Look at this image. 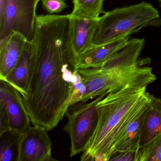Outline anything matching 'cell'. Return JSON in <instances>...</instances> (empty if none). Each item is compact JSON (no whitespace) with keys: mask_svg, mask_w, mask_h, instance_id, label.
<instances>
[{"mask_svg":"<svg viewBox=\"0 0 161 161\" xmlns=\"http://www.w3.org/2000/svg\"><path fill=\"white\" fill-rule=\"evenodd\" d=\"M69 15L37 16L32 40L34 72L23 102L33 125L53 130L69 106L76 57L71 45Z\"/></svg>","mask_w":161,"mask_h":161,"instance_id":"obj_1","label":"cell"},{"mask_svg":"<svg viewBox=\"0 0 161 161\" xmlns=\"http://www.w3.org/2000/svg\"><path fill=\"white\" fill-rule=\"evenodd\" d=\"M147 87L128 85L116 92H110L98 103L97 126L80 156L81 161H109L122 131L149 95Z\"/></svg>","mask_w":161,"mask_h":161,"instance_id":"obj_2","label":"cell"},{"mask_svg":"<svg viewBox=\"0 0 161 161\" xmlns=\"http://www.w3.org/2000/svg\"><path fill=\"white\" fill-rule=\"evenodd\" d=\"M161 26L158 10L149 3L115 8L100 18L93 44H106L130 36L143 28Z\"/></svg>","mask_w":161,"mask_h":161,"instance_id":"obj_3","label":"cell"},{"mask_svg":"<svg viewBox=\"0 0 161 161\" xmlns=\"http://www.w3.org/2000/svg\"><path fill=\"white\" fill-rule=\"evenodd\" d=\"M77 70L87 86L84 103L106 92H116L128 85L147 86L156 80L152 68L141 65L125 69L99 68Z\"/></svg>","mask_w":161,"mask_h":161,"instance_id":"obj_4","label":"cell"},{"mask_svg":"<svg viewBox=\"0 0 161 161\" xmlns=\"http://www.w3.org/2000/svg\"><path fill=\"white\" fill-rule=\"evenodd\" d=\"M108 93H104L89 103H80L69 108L65 114L68 122L64 130L70 137L69 157H73L86 150L98 122L97 104Z\"/></svg>","mask_w":161,"mask_h":161,"instance_id":"obj_5","label":"cell"},{"mask_svg":"<svg viewBox=\"0 0 161 161\" xmlns=\"http://www.w3.org/2000/svg\"><path fill=\"white\" fill-rule=\"evenodd\" d=\"M41 0H5L4 12L0 17V44L13 31L32 41L34 36L36 7Z\"/></svg>","mask_w":161,"mask_h":161,"instance_id":"obj_6","label":"cell"},{"mask_svg":"<svg viewBox=\"0 0 161 161\" xmlns=\"http://www.w3.org/2000/svg\"><path fill=\"white\" fill-rule=\"evenodd\" d=\"M56 161L52 156V143L42 126H30L19 137L17 161Z\"/></svg>","mask_w":161,"mask_h":161,"instance_id":"obj_7","label":"cell"},{"mask_svg":"<svg viewBox=\"0 0 161 161\" xmlns=\"http://www.w3.org/2000/svg\"><path fill=\"white\" fill-rule=\"evenodd\" d=\"M0 107L5 110L8 115L11 130L21 134L31 126V118L22 95L2 80L0 84Z\"/></svg>","mask_w":161,"mask_h":161,"instance_id":"obj_8","label":"cell"},{"mask_svg":"<svg viewBox=\"0 0 161 161\" xmlns=\"http://www.w3.org/2000/svg\"><path fill=\"white\" fill-rule=\"evenodd\" d=\"M36 61V51L34 43L32 41H28L19 61L3 80L16 89L23 97L27 94Z\"/></svg>","mask_w":161,"mask_h":161,"instance_id":"obj_9","label":"cell"},{"mask_svg":"<svg viewBox=\"0 0 161 161\" xmlns=\"http://www.w3.org/2000/svg\"><path fill=\"white\" fill-rule=\"evenodd\" d=\"M69 17L70 40L77 58L94 46L93 42L100 17L89 19L71 17L70 15Z\"/></svg>","mask_w":161,"mask_h":161,"instance_id":"obj_10","label":"cell"},{"mask_svg":"<svg viewBox=\"0 0 161 161\" xmlns=\"http://www.w3.org/2000/svg\"><path fill=\"white\" fill-rule=\"evenodd\" d=\"M130 36L92 48L76 58L75 70L103 68L106 63L124 47Z\"/></svg>","mask_w":161,"mask_h":161,"instance_id":"obj_11","label":"cell"},{"mask_svg":"<svg viewBox=\"0 0 161 161\" xmlns=\"http://www.w3.org/2000/svg\"><path fill=\"white\" fill-rule=\"evenodd\" d=\"M150 95L149 94L148 97L143 102L122 131L116 144L114 153L135 148H140V133L148 107Z\"/></svg>","mask_w":161,"mask_h":161,"instance_id":"obj_12","label":"cell"},{"mask_svg":"<svg viewBox=\"0 0 161 161\" xmlns=\"http://www.w3.org/2000/svg\"><path fill=\"white\" fill-rule=\"evenodd\" d=\"M28 39L13 31L8 39L0 44V80H3L19 61Z\"/></svg>","mask_w":161,"mask_h":161,"instance_id":"obj_13","label":"cell"},{"mask_svg":"<svg viewBox=\"0 0 161 161\" xmlns=\"http://www.w3.org/2000/svg\"><path fill=\"white\" fill-rule=\"evenodd\" d=\"M145 45L144 38H133L128 40L124 47L110 59L103 68L125 69L146 64L149 62V60H138Z\"/></svg>","mask_w":161,"mask_h":161,"instance_id":"obj_14","label":"cell"},{"mask_svg":"<svg viewBox=\"0 0 161 161\" xmlns=\"http://www.w3.org/2000/svg\"><path fill=\"white\" fill-rule=\"evenodd\" d=\"M161 132V100L151 95L140 133V148L149 143Z\"/></svg>","mask_w":161,"mask_h":161,"instance_id":"obj_15","label":"cell"},{"mask_svg":"<svg viewBox=\"0 0 161 161\" xmlns=\"http://www.w3.org/2000/svg\"><path fill=\"white\" fill-rule=\"evenodd\" d=\"M104 0H73V10L71 17L80 18L96 19L99 18L103 9Z\"/></svg>","mask_w":161,"mask_h":161,"instance_id":"obj_16","label":"cell"},{"mask_svg":"<svg viewBox=\"0 0 161 161\" xmlns=\"http://www.w3.org/2000/svg\"><path fill=\"white\" fill-rule=\"evenodd\" d=\"M21 135L11 130L0 135V161H17Z\"/></svg>","mask_w":161,"mask_h":161,"instance_id":"obj_17","label":"cell"},{"mask_svg":"<svg viewBox=\"0 0 161 161\" xmlns=\"http://www.w3.org/2000/svg\"><path fill=\"white\" fill-rule=\"evenodd\" d=\"M87 88L84 80L77 69L73 72V79L70 89L69 107L84 103L87 94Z\"/></svg>","mask_w":161,"mask_h":161,"instance_id":"obj_18","label":"cell"},{"mask_svg":"<svg viewBox=\"0 0 161 161\" xmlns=\"http://www.w3.org/2000/svg\"><path fill=\"white\" fill-rule=\"evenodd\" d=\"M138 161H161V132L139 149Z\"/></svg>","mask_w":161,"mask_h":161,"instance_id":"obj_19","label":"cell"},{"mask_svg":"<svg viewBox=\"0 0 161 161\" xmlns=\"http://www.w3.org/2000/svg\"><path fill=\"white\" fill-rule=\"evenodd\" d=\"M43 8L49 14L61 13L68 7L64 0H42Z\"/></svg>","mask_w":161,"mask_h":161,"instance_id":"obj_20","label":"cell"},{"mask_svg":"<svg viewBox=\"0 0 161 161\" xmlns=\"http://www.w3.org/2000/svg\"><path fill=\"white\" fill-rule=\"evenodd\" d=\"M139 148L129 149L121 152L115 153L109 161H138Z\"/></svg>","mask_w":161,"mask_h":161,"instance_id":"obj_21","label":"cell"},{"mask_svg":"<svg viewBox=\"0 0 161 161\" xmlns=\"http://www.w3.org/2000/svg\"><path fill=\"white\" fill-rule=\"evenodd\" d=\"M0 135H1L4 133L11 131V129L8 115L5 110L1 107H0Z\"/></svg>","mask_w":161,"mask_h":161,"instance_id":"obj_22","label":"cell"},{"mask_svg":"<svg viewBox=\"0 0 161 161\" xmlns=\"http://www.w3.org/2000/svg\"><path fill=\"white\" fill-rule=\"evenodd\" d=\"M159 5H160V7H161V0H159Z\"/></svg>","mask_w":161,"mask_h":161,"instance_id":"obj_23","label":"cell"}]
</instances>
